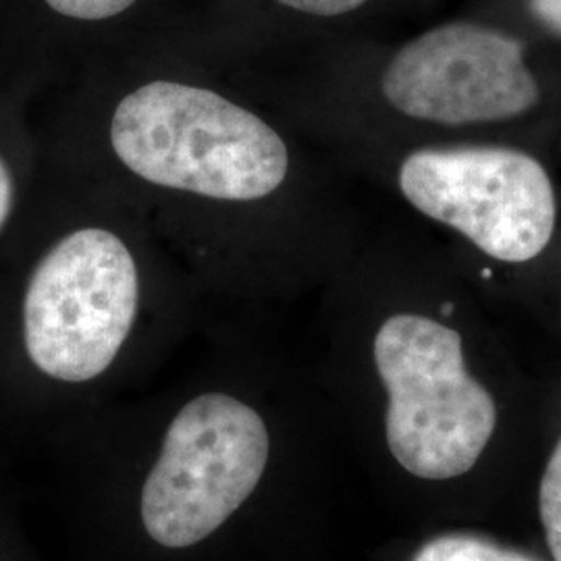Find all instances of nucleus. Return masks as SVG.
<instances>
[{"label": "nucleus", "instance_id": "7ed1b4c3", "mask_svg": "<svg viewBox=\"0 0 561 561\" xmlns=\"http://www.w3.org/2000/svg\"><path fill=\"white\" fill-rule=\"evenodd\" d=\"M373 356L389 400L387 445L401 468L426 481L470 472L495 433L497 405L468 373L460 335L401 312L379 327Z\"/></svg>", "mask_w": 561, "mask_h": 561}, {"label": "nucleus", "instance_id": "0eeeda50", "mask_svg": "<svg viewBox=\"0 0 561 561\" xmlns=\"http://www.w3.org/2000/svg\"><path fill=\"white\" fill-rule=\"evenodd\" d=\"M414 561H539L472 535H445L426 542Z\"/></svg>", "mask_w": 561, "mask_h": 561}, {"label": "nucleus", "instance_id": "6e6552de", "mask_svg": "<svg viewBox=\"0 0 561 561\" xmlns=\"http://www.w3.org/2000/svg\"><path fill=\"white\" fill-rule=\"evenodd\" d=\"M541 522L553 560L561 561V439L542 472Z\"/></svg>", "mask_w": 561, "mask_h": 561}, {"label": "nucleus", "instance_id": "9d476101", "mask_svg": "<svg viewBox=\"0 0 561 561\" xmlns=\"http://www.w3.org/2000/svg\"><path fill=\"white\" fill-rule=\"evenodd\" d=\"M283 7L314 18H337L360 9L368 0H277Z\"/></svg>", "mask_w": 561, "mask_h": 561}, {"label": "nucleus", "instance_id": "f03ea898", "mask_svg": "<svg viewBox=\"0 0 561 561\" xmlns=\"http://www.w3.org/2000/svg\"><path fill=\"white\" fill-rule=\"evenodd\" d=\"M90 190V217L46 248L21 304L27 358L65 385L111 370L140 319L148 264L159 261L140 215L92 181Z\"/></svg>", "mask_w": 561, "mask_h": 561}, {"label": "nucleus", "instance_id": "20e7f679", "mask_svg": "<svg viewBox=\"0 0 561 561\" xmlns=\"http://www.w3.org/2000/svg\"><path fill=\"white\" fill-rule=\"evenodd\" d=\"M271 435L256 408L222 391L187 401L169 424L141 486L148 537L164 549L208 539L261 484Z\"/></svg>", "mask_w": 561, "mask_h": 561}, {"label": "nucleus", "instance_id": "423d86ee", "mask_svg": "<svg viewBox=\"0 0 561 561\" xmlns=\"http://www.w3.org/2000/svg\"><path fill=\"white\" fill-rule=\"evenodd\" d=\"M381 94L403 117L439 125L514 119L541 99L522 42L470 23L408 42L382 71Z\"/></svg>", "mask_w": 561, "mask_h": 561}, {"label": "nucleus", "instance_id": "9b49d317", "mask_svg": "<svg viewBox=\"0 0 561 561\" xmlns=\"http://www.w3.org/2000/svg\"><path fill=\"white\" fill-rule=\"evenodd\" d=\"M15 208V180L13 171L7 159L0 157V231L7 227V222Z\"/></svg>", "mask_w": 561, "mask_h": 561}, {"label": "nucleus", "instance_id": "f8f14e48", "mask_svg": "<svg viewBox=\"0 0 561 561\" xmlns=\"http://www.w3.org/2000/svg\"><path fill=\"white\" fill-rule=\"evenodd\" d=\"M530 11L547 30L561 36V0H528Z\"/></svg>", "mask_w": 561, "mask_h": 561}, {"label": "nucleus", "instance_id": "39448f33", "mask_svg": "<svg viewBox=\"0 0 561 561\" xmlns=\"http://www.w3.org/2000/svg\"><path fill=\"white\" fill-rule=\"evenodd\" d=\"M403 198L502 262L537 259L556 229V192L541 162L512 148H422L398 171Z\"/></svg>", "mask_w": 561, "mask_h": 561}, {"label": "nucleus", "instance_id": "f257e3e1", "mask_svg": "<svg viewBox=\"0 0 561 561\" xmlns=\"http://www.w3.org/2000/svg\"><path fill=\"white\" fill-rule=\"evenodd\" d=\"M291 173L289 141L241 92L152 76L92 102L90 181L196 262H262Z\"/></svg>", "mask_w": 561, "mask_h": 561}, {"label": "nucleus", "instance_id": "1a4fd4ad", "mask_svg": "<svg viewBox=\"0 0 561 561\" xmlns=\"http://www.w3.org/2000/svg\"><path fill=\"white\" fill-rule=\"evenodd\" d=\"M48 9L65 20L102 23L115 20L136 7L140 0H44Z\"/></svg>", "mask_w": 561, "mask_h": 561}]
</instances>
